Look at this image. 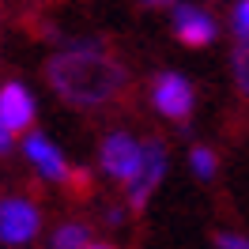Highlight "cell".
<instances>
[{"mask_svg":"<svg viewBox=\"0 0 249 249\" xmlns=\"http://www.w3.org/2000/svg\"><path fill=\"white\" fill-rule=\"evenodd\" d=\"M53 91L68 98L79 109H98L109 98H117V91L124 87V68L113 57H106L94 42L68 49L61 57H53L46 68Z\"/></svg>","mask_w":249,"mask_h":249,"instance_id":"1","label":"cell"},{"mask_svg":"<svg viewBox=\"0 0 249 249\" xmlns=\"http://www.w3.org/2000/svg\"><path fill=\"white\" fill-rule=\"evenodd\" d=\"M42 212L27 196H0V242L4 246H27L38 238Z\"/></svg>","mask_w":249,"mask_h":249,"instance_id":"2","label":"cell"},{"mask_svg":"<svg viewBox=\"0 0 249 249\" xmlns=\"http://www.w3.org/2000/svg\"><path fill=\"white\" fill-rule=\"evenodd\" d=\"M151 102L166 121H189L196 94H193V83L181 72H159L155 83H151Z\"/></svg>","mask_w":249,"mask_h":249,"instance_id":"3","label":"cell"},{"mask_svg":"<svg viewBox=\"0 0 249 249\" xmlns=\"http://www.w3.org/2000/svg\"><path fill=\"white\" fill-rule=\"evenodd\" d=\"M98 159H102V170L113 178V181H132L136 174H140V162H143V143L132 140L128 132H109L106 140H102V151H98Z\"/></svg>","mask_w":249,"mask_h":249,"instance_id":"4","label":"cell"},{"mask_svg":"<svg viewBox=\"0 0 249 249\" xmlns=\"http://www.w3.org/2000/svg\"><path fill=\"white\" fill-rule=\"evenodd\" d=\"M162 178H166V143H162V140H147V143H143L140 174L128 181V208L140 212L143 204L151 200V193L159 189Z\"/></svg>","mask_w":249,"mask_h":249,"instance_id":"5","label":"cell"},{"mask_svg":"<svg viewBox=\"0 0 249 249\" xmlns=\"http://www.w3.org/2000/svg\"><path fill=\"white\" fill-rule=\"evenodd\" d=\"M174 34H178V42L189 49H204L215 42L219 34V23L204 8L196 4H174Z\"/></svg>","mask_w":249,"mask_h":249,"instance_id":"6","label":"cell"},{"mask_svg":"<svg viewBox=\"0 0 249 249\" xmlns=\"http://www.w3.org/2000/svg\"><path fill=\"white\" fill-rule=\"evenodd\" d=\"M23 151H27V159H31V166L46 181H68L72 178V170H68V162L61 159V151L53 147V143L46 140V136H38V132H31L27 140H23Z\"/></svg>","mask_w":249,"mask_h":249,"instance_id":"7","label":"cell"},{"mask_svg":"<svg viewBox=\"0 0 249 249\" xmlns=\"http://www.w3.org/2000/svg\"><path fill=\"white\" fill-rule=\"evenodd\" d=\"M31 121H34L31 91H27L23 83H8V87L0 91V124L12 128V132H19V128H31Z\"/></svg>","mask_w":249,"mask_h":249,"instance_id":"8","label":"cell"},{"mask_svg":"<svg viewBox=\"0 0 249 249\" xmlns=\"http://www.w3.org/2000/svg\"><path fill=\"white\" fill-rule=\"evenodd\" d=\"M91 246V231L83 223H64L53 234V249H87Z\"/></svg>","mask_w":249,"mask_h":249,"instance_id":"9","label":"cell"},{"mask_svg":"<svg viewBox=\"0 0 249 249\" xmlns=\"http://www.w3.org/2000/svg\"><path fill=\"white\" fill-rule=\"evenodd\" d=\"M189 166H193V174H196L200 181H212V178H215V170H219V159H215V151H212V147L196 143V147L189 151Z\"/></svg>","mask_w":249,"mask_h":249,"instance_id":"10","label":"cell"},{"mask_svg":"<svg viewBox=\"0 0 249 249\" xmlns=\"http://www.w3.org/2000/svg\"><path fill=\"white\" fill-rule=\"evenodd\" d=\"M234 83H238V91L249 98V42H238V46H234Z\"/></svg>","mask_w":249,"mask_h":249,"instance_id":"11","label":"cell"},{"mask_svg":"<svg viewBox=\"0 0 249 249\" xmlns=\"http://www.w3.org/2000/svg\"><path fill=\"white\" fill-rule=\"evenodd\" d=\"M231 27H234V38H238V42H249V0H238V4H234Z\"/></svg>","mask_w":249,"mask_h":249,"instance_id":"12","label":"cell"},{"mask_svg":"<svg viewBox=\"0 0 249 249\" xmlns=\"http://www.w3.org/2000/svg\"><path fill=\"white\" fill-rule=\"evenodd\" d=\"M215 246L219 249H249V238L234 234V231H223V234H215Z\"/></svg>","mask_w":249,"mask_h":249,"instance_id":"13","label":"cell"},{"mask_svg":"<svg viewBox=\"0 0 249 249\" xmlns=\"http://www.w3.org/2000/svg\"><path fill=\"white\" fill-rule=\"evenodd\" d=\"M8 151H12V128L0 124V155H8Z\"/></svg>","mask_w":249,"mask_h":249,"instance_id":"14","label":"cell"},{"mask_svg":"<svg viewBox=\"0 0 249 249\" xmlns=\"http://www.w3.org/2000/svg\"><path fill=\"white\" fill-rule=\"evenodd\" d=\"M143 4H151V8H162V4H174V0H143Z\"/></svg>","mask_w":249,"mask_h":249,"instance_id":"15","label":"cell"},{"mask_svg":"<svg viewBox=\"0 0 249 249\" xmlns=\"http://www.w3.org/2000/svg\"><path fill=\"white\" fill-rule=\"evenodd\" d=\"M87 249H113V246H106V242H91Z\"/></svg>","mask_w":249,"mask_h":249,"instance_id":"16","label":"cell"}]
</instances>
